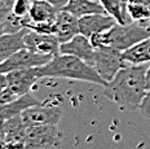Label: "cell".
<instances>
[{"label":"cell","instance_id":"603a6c76","mask_svg":"<svg viewBox=\"0 0 150 149\" xmlns=\"http://www.w3.org/2000/svg\"><path fill=\"white\" fill-rule=\"evenodd\" d=\"M18 97V95H16V92L11 87L5 86L3 88H0V106H4V105L9 104L13 100Z\"/></svg>","mask_w":150,"mask_h":149},{"label":"cell","instance_id":"ba28073f","mask_svg":"<svg viewBox=\"0 0 150 149\" xmlns=\"http://www.w3.org/2000/svg\"><path fill=\"white\" fill-rule=\"evenodd\" d=\"M25 47L40 55H58L61 42L54 34H40L33 30H27L25 34Z\"/></svg>","mask_w":150,"mask_h":149},{"label":"cell","instance_id":"7402d4cb","mask_svg":"<svg viewBox=\"0 0 150 149\" xmlns=\"http://www.w3.org/2000/svg\"><path fill=\"white\" fill-rule=\"evenodd\" d=\"M31 4H33V0H14L11 11L13 12L16 16L25 18V17L29 16Z\"/></svg>","mask_w":150,"mask_h":149},{"label":"cell","instance_id":"52a82bcc","mask_svg":"<svg viewBox=\"0 0 150 149\" xmlns=\"http://www.w3.org/2000/svg\"><path fill=\"white\" fill-rule=\"evenodd\" d=\"M62 117V110L56 105L38 104L27 108L21 114L26 127L42 125H58Z\"/></svg>","mask_w":150,"mask_h":149},{"label":"cell","instance_id":"44dd1931","mask_svg":"<svg viewBox=\"0 0 150 149\" xmlns=\"http://www.w3.org/2000/svg\"><path fill=\"white\" fill-rule=\"evenodd\" d=\"M128 13L132 21L142 22L150 20V7L144 3L128 1Z\"/></svg>","mask_w":150,"mask_h":149},{"label":"cell","instance_id":"f546056e","mask_svg":"<svg viewBox=\"0 0 150 149\" xmlns=\"http://www.w3.org/2000/svg\"><path fill=\"white\" fill-rule=\"evenodd\" d=\"M0 1H3V3H4V4H7L9 8H12V5H13L14 0H0Z\"/></svg>","mask_w":150,"mask_h":149},{"label":"cell","instance_id":"e0dca14e","mask_svg":"<svg viewBox=\"0 0 150 149\" xmlns=\"http://www.w3.org/2000/svg\"><path fill=\"white\" fill-rule=\"evenodd\" d=\"M123 58L126 64L140 65L150 62V36L137 43L127 51H123Z\"/></svg>","mask_w":150,"mask_h":149},{"label":"cell","instance_id":"2e32d148","mask_svg":"<svg viewBox=\"0 0 150 149\" xmlns=\"http://www.w3.org/2000/svg\"><path fill=\"white\" fill-rule=\"evenodd\" d=\"M58 9L45 0H33L27 18L31 22H51L56 20Z\"/></svg>","mask_w":150,"mask_h":149},{"label":"cell","instance_id":"1f68e13d","mask_svg":"<svg viewBox=\"0 0 150 149\" xmlns=\"http://www.w3.org/2000/svg\"><path fill=\"white\" fill-rule=\"evenodd\" d=\"M3 34H4V31H3V29H1V27H0V36H1Z\"/></svg>","mask_w":150,"mask_h":149},{"label":"cell","instance_id":"3957f363","mask_svg":"<svg viewBox=\"0 0 150 149\" xmlns=\"http://www.w3.org/2000/svg\"><path fill=\"white\" fill-rule=\"evenodd\" d=\"M150 36V20L136 22L132 21L129 23L120 25L117 23L108 31L109 45L119 51H127L137 43L142 42Z\"/></svg>","mask_w":150,"mask_h":149},{"label":"cell","instance_id":"5b68a950","mask_svg":"<svg viewBox=\"0 0 150 149\" xmlns=\"http://www.w3.org/2000/svg\"><path fill=\"white\" fill-rule=\"evenodd\" d=\"M62 135L57 125H42L26 127V149H56L61 145Z\"/></svg>","mask_w":150,"mask_h":149},{"label":"cell","instance_id":"5bb4252c","mask_svg":"<svg viewBox=\"0 0 150 149\" xmlns=\"http://www.w3.org/2000/svg\"><path fill=\"white\" fill-rule=\"evenodd\" d=\"M27 27L22 29L18 33L12 34H3L0 36V64L5 61L9 56H12L14 52L20 51L25 47V34L27 33Z\"/></svg>","mask_w":150,"mask_h":149},{"label":"cell","instance_id":"484cf974","mask_svg":"<svg viewBox=\"0 0 150 149\" xmlns=\"http://www.w3.org/2000/svg\"><path fill=\"white\" fill-rule=\"evenodd\" d=\"M45 1L51 3V4H52L54 8H57L58 11H61V9L65 8V5L67 4L69 0H45Z\"/></svg>","mask_w":150,"mask_h":149},{"label":"cell","instance_id":"4316f807","mask_svg":"<svg viewBox=\"0 0 150 149\" xmlns=\"http://www.w3.org/2000/svg\"><path fill=\"white\" fill-rule=\"evenodd\" d=\"M7 149H26L23 143H17V141H8Z\"/></svg>","mask_w":150,"mask_h":149},{"label":"cell","instance_id":"ffe728a7","mask_svg":"<svg viewBox=\"0 0 150 149\" xmlns=\"http://www.w3.org/2000/svg\"><path fill=\"white\" fill-rule=\"evenodd\" d=\"M0 27L3 29L4 34H12V33H18L22 29H25L23 26V18L16 16L12 11H8L5 17L3 18Z\"/></svg>","mask_w":150,"mask_h":149},{"label":"cell","instance_id":"277c9868","mask_svg":"<svg viewBox=\"0 0 150 149\" xmlns=\"http://www.w3.org/2000/svg\"><path fill=\"white\" fill-rule=\"evenodd\" d=\"M126 65L127 64L123 58V51H119L112 45H102L95 48L93 67L106 83L110 82L117 75L118 71Z\"/></svg>","mask_w":150,"mask_h":149},{"label":"cell","instance_id":"8fae6325","mask_svg":"<svg viewBox=\"0 0 150 149\" xmlns=\"http://www.w3.org/2000/svg\"><path fill=\"white\" fill-rule=\"evenodd\" d=\"M117 23V20L108 13H92L79 18V31L89 38L96 33L109 31Z\"/></svg>","mask_w":150,"mask_h":149},{"label":"cell","instance_id":"d6a6232c","mask_svg":"<svg viewBox=\"0 0 150 149\" xmlns=\"http://www.w3.org/2000/svg\"><path fill=\"white\" fill-rule=\"evenodd\" d=\"M126 1H129V0H126Z\"/></svg>","mask_w":150,"mask_h":149},{"label":"cell","instance_id":"4dcf8cb0","mask_svg":"<svg viewBox=\"0 0 150 149\" xmlns=\"http://www.w3.org/2000/svg\"><path fill=\"white\" fill-rule=\"evenodd\" d=\"M11 11V9H9ZM8 12V11H7ZM7 12H0V23H1V21H3V18L5 17V14H7Z\"/></svg>","mask_w":150,"mask_h":149},{"label":"cell","instance_id":"9c48e42d","mask_svg":"<svg viewBox=\"0 0 150 149\" xmlns=\"http://www.w3.org/2000/svg\"><path fill=\"white\" fill-rule=\"evenodd\" d=\"M60 53L73 55L83 60L84 62L89 64L91 66H93L95 62V47L92 45L89 38H87L83 34H78L67 42L61 43Z\"/></svg>","mask_w":150,"mask_h":149},{"label":"cell","instance_id":"9a60e30c","mask_svg":"<svg viewBox=\"0 0 150 149\" xmlns=\"http://www.w3.org/2000/svg\"><path fill=\"white\" fill-rule=\"evenodd\" d=\"M64 9L78 18L92 13H106L98 0H69Z\"/></svg>","mask_w":150,"mask_h":149},{"label":"cell","instance_id":"f1b7e54d","mask_svg":"<svg viewBox=\"0 0 150 149\" xmlns=\"http://www.w3.org/2000/svg\"><path fill=\"white\" fill-rule=\"evenodd\" d=\"M146 83H148V89H150V66L148 67V71H146Z\"/></svg>","mask_w":150,"mask_h":149},{"label":"cell","instance_id":"d6986e66","mask_svg":"<svg viewBox=\"0 0 150 149\" xmlns=\"http://www.w3.org/2000/svg\"><path fill=\"white\" fill-rule=\"evenodd\" d=\"M4 123L5 138L8 141H17L25 144V136H26V126H25L21 116L9 118L3 121Z\"/></svg>","mask_w":150,"mask_h":149},{"label":"cell","instance_id":"ac0fdd59","mask_svg":"<svg viewBox=\"0 0 150 149\" xmlns=\"http://www.w3.org/2000/svg\"><path fill=\"white\" fill-rule=\"evenodd\" d=\"M102 4L105 12L117 20L118 23L126 25L132 22L128 13V1L126 0H98Z\"/></svg>","mask_w":150,"mask_h":149},{"label":"cell","instance_id":"83f0119b","mask_svg":"<svg viewBox=\"0 0 150 149\" xmlns=\"http://www.w3.org/2000/svg\"><path fill=\"white\" fill-rule=\"evenodd\" d=\"M9 9L11 8H9L7 4H4L3 1H0V12H7V11H9Z\"/></svg>","mask_w":150,"mask_h":149},{"label":"cell","instance_id":"7a4b0ae2","mask_svg":"<svg viewBox=\"0 0 150 149\" xmlns=\"http://www.w3.org/2000/svg\"><path fill=\"white\" fill-rule=\"evenodd\" d=\"M36 70L40 78H65L79 80V82L95 83L102 87L108 84L98 75L95 67L73 55H54L49 62L43 66H38Z\"/></svg>","mask_w":150,"mask_h":149},{"label":"cell","instance_id":"8992f818","mask_svg":"<svg viewBox=\"0 0 150 149\" xmlns=\"http://www.w3.org/2000/svg\"><path fill=\"white\" fill-rule=\"evenodd\" d=\"M52 55H40L30 51L27 48H22L9 56L5 61L0 64V73L7 74L14 70L27 69V67L43 66L52 60Z\"/></svg>","mask_w":150,"mask_h":149},{"label":"cell","instance_id":"cb8c5ba5","mask_svg":"<svg viewBox=\"0 0 150 149\" xmlns=\"http://www.w3.org/2000/svg\"><path fill=\"white\" fill-rule=\"evenodd\" d=\"M89 40L95 48L102 47V45H109V39H108V31L105 33H96L89 36Z\"/></svg>","mask_w":150,"mask_h":149},{"label":"cell","instance_id":"7c38bea8","mask_svg":"<svg viewBox=\"0 0 150 149\" xmlns=\"http://www.w3.org/2000/svg\"><path fill=\"white\" fill-rule=\"evenodd\" d=\"M56 33L54 35L58 38L61 43H65L75 35L80 34L79 31V18L71 14L70 12L61 9L57 12V16L54 20Z\"/></svg>","mask_w":150,"mask_h":149},{"label":"cell","instance_id":"4fadbf2b","mask_svg":"<svg viewBox=\"0 0 150 149\" xmlns=\"http://www.w3.org/2000/svg\"><path fill=\"white\" fill-rule=\"evenodd\" d=\"M38 104H42V102L38 100L36 97H34V95L31 92L18 96L12 102L4 105V106H0V121H5V119H9V118L21 116L27 108Z\"/></svg>","mask_w":150,"mask_h":149},{"label":"cell","instance_id":"30bf717a","mask_svg":"<svg viewBox=\"0 0 150 149\" xmlns=\"http://www.w3.org/2000/svg\"><path fill=\"white\" fill-rule=\"evenodd\" d=\"M5 75H7V86L11 87L18 96L29 94L34 84L40 79L36 67L14 70L7 73Z\"/></svg>","mask_w":150,"mask_h":149},{"label":"cell","instance_id":"6da1fadb","mask_svg":"<svg viewBox=\"0 0 150 149\" xmlns=\"http://www.w3.org/2000/svg\"><path fill=\"white\" fill-rule=\"evenodd\" d=\"M146 71V64H128L123 66L117 75L104 86V96L122 110H140L148 92Z\"/></svg>","mask_w":150,"mask_h":149},{"label":"cell","instance_id":"d4e9b609","mask_svg":"<svg viewBox=\"0 0 150 149\" xmlns=\"http://www.w3.org/2000/svg\"><path fill=\"white\" fill-rule=\"evenodd\" d=\"M140 113H141L142 117L150 119V89H148L145 97L141 102V106H140Z\"/></svg>","mask_w":150,"mask_h":149}]
</instances>
